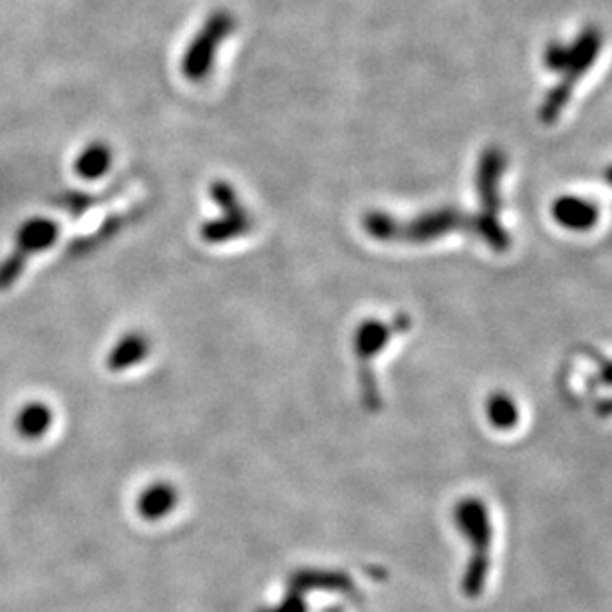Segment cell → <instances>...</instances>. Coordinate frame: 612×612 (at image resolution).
Wrapping results in <instances>:
<instances>
[{
    "instance_id": "e0dca14e",
    "label": "cell",
    "mask_w": 612,
    "mask_h": 612,
    "mask_svg": "<svg viewBox=\"0 0 612 612\" xmlns=\"http://www.w3.org/2000/svg\"><path fill=\"white\" fill-rule=\"evenodd\" d=\"M545 66L549 72L554 74H563L569 60V47L561 45V42H551L547 50H545Z\"/></svg>"
},
{
    "instance_id": "5bb4252c",
    "label": "cell",
    "mask_w": 612,
    "mask_h": 612,
    "mask_svg": "<svg viewBox=\"0 0 612 612\" xmlns=\"http://www.w3.org/2000/svg\"><path fill=\"white\" fill-rule=\"evenodd\" d=\"M52 426V412L45 404H30L16 417V429L23 438L38 439Z\"/></svg>"
},
{
    "instance_id": "3957f363",
    "label": "cell",
    "mask_w": 612,
    "mask_h": 612,
    "mask_svg": "<svg viewBox=\"0 0 612 612\" xmlns=\"http://www.w3.org/2000/svg\"><path fill=\"white\" fill-rule=\"evenodd\" d=\"M408 314H396L394 321L384 323L378 319L362 321L354 333V354L359 366V390L362 405L370 412H378L382 408V394L374 374V360L378 359L384 348L390 345L394 335H402L410 328Z\"/></svg>"
},
{
    "instance_id": "9a60e30c",
    "label": "cell",
    "mask_w": 612,
    "mask_h": 612,
    "mask_svg": "<svg viewBox=\"0 0 612 612\" xmlns=\"http://www.w3.org/2000/svg\"><path fill=\"white\" fill-rule=\"evenodd\" d=\"M112 193H114V189H110L104 197L90 196V193H68V196L60 197L59 205L66 209L72 217H80L84 211L108 201Z\"/></svg>"
},
{
    "instance_id": "d6986e66",
    "label": "cell",
    "mask_w": 612,
    "mask_h": 612,
    "mask_svg": "<svg viewBox=\"0 0 612 612\" xmlns=\"http://www.w3.org/2000/svg\"><path fill=\"white\" fill-rule=\"evenodd\" d=\"M599 382L612 386V360L602 362L601 370H599Z\"/></svg>"
},
{
    "instance_id": "277c9868",
    "label": "cell",
    "mask_w": 612,
    "mask_h": 612,
    "mask_svg": "<svg viewBox=\"0 0 612 612\" xmlns=\"http://www.w3.org/2000/svg\"><path fill=\"white\" fill-rule=\"evenodd\" d=\"M455 525L463 537L474 547V557L465 569L463 577V592L467 597H479L486 587L487 573H489V547L494 541V525L489 517V509L482 499H462L455 511Z\"/></svg>"
},
{
    "instance_id": "ac0fdd59",
    "label": "cell",
    "mask_w": 612,
    "mask_h": 612,
    "mask_svg": "<svg viewBox=\"0 0 612 612\" xmlns=\"http://www.w3.org/2000/svg\"><path fill=\"white\" fill-rule=\"evenodd\" d=\"M271 612H307V607L301 601V597H290V599H287L278 607L277 611Z\"/></svg>"
},
{
    "instance_id": "8992f818",
    "label": "cell",
    "mask_w": 612,
    "mask_h": 612,
    "mask_svg": "<svg viewBox=\"0 0 612 612\" xmlns=\"http://www.w3.org/2000/svg\"><path fill=\"white\" fill-rule=\"evenodd\" d=\"M233 28L235 18L232 12L217 11L209 16L189 42L182 59V72L187 80L199 82L208 78L217 59V50L227 40V36L232 35Z\"/></svg>"
},
{
    "instance_id": "ffe728a7",
    "label": "cell",
    "mask_w": 612,
    "mask_h": 612,
    "mask_svg": "<svg viewBox=\"0 0 612 612\" xmlns=\"http://www.w3.org/2000/svg\"><path fill=\"white\" fill-rule=\"evenodd\" d=\"M604 179H607V184L611 185L612 187V165L604 172Z\"/></svg>"
},
{
    "instance_id": "7a4b0ae2",
    "label": "cell",
    "mask_w": 612,
    "mask_h": 612,
    "mask_svg": "<svg viewBox=\"0 0 612 612\" xmlns=\"http://www.w3.org/2000/svg\"><path fill=\"white\" fill-rule=\"evenodd\" d=\"M508 167L505 151L499 146H489L479 162L475 174V187L482 211L474 217V233L484 239V243L497 253L509 249V235L501 221V177Z\"/></svg>"
},
{
    "instance_id": "7c38bea8",
    "label": "cell",
    "mask_w": 612,
    "mask_h": 612,
    "mask_svg": "<svg viewBox=\"0 0 612 612\" xmlns=\"http://www.w3.org/2000/svg\"><path fill=\"white\" fill-rule=\"evenodd\" d=\"M110 165H112V150L102 141H96L76 158L74 170L84 179L93 182V179H100L110 170Z\"/></svg>"
},
{
    "instance_id": "2e32d148",
    "label": "cell",
    "mask_w": 612,
    "mask_h": 612,
    "mask_svg": "<svg viewBox=\"0 0 612 612\" xmlns=\"http://www.w3.org/2000/svg\"><path fill=\"white\" fill-rule=\"evenodd\" d=\"M295 585L299 589H307V587H350L347 578H342V575H301L299 578H295Z\"/></svg>"
},
{
    "instance_id": "8fae6325",
    "label": "cell",
    "mask_w": 612,
    "mask_h": 612,
    "mask_svg": "<svg viewBox=\"0 0 612 612\" xmlns=\"http://www.w3.org/2000/svg\"><path fill=\"white\" fill-rule=\"evenodd\" d=\"M175 503H177V496H175L174 487L167 486V484H155L139 496V515L148 521L162 520L175 508Z\"/></svg>"
},
{
    "instance_id": "9c48e42d",
    "label": "cell",
    "mask_w": 612,
    "mask_h": 612,
    "mask_svg": "<svg viewBox=\"0 0 612 612\" xmlns=\"http://www.w3.org/2000/svg\"><path fill=\"white\" fill-rule=\"evenodd\" d=\"M551 215L566 232L587 233L599 223L601 211L595 201L585 197L561 196L554 199Z\"/></svg>"
},
{
    "instance_id": "4fadbf2b",
    "label": "cell",
    "mask_w": 612,
    "mask_h": 612,
    "mask_svg": "<svg viewBox=\"0 0 612 612\" xmlns=\"http://www.w3.org/2000/svg\"><path fill=\"white\" fill-rule=\"evenodd\" d=\"M486 414L489 424L501 432L513 429L520 424V408L505 392L491 394L487 398Z\"/></svg>"
},
{
    "instance_id": "5b68a950",
    "label": "cell",
    "mask_w": 612,
    "mask_h": 612,
    "mask_svg": "<svg viewBox=\"0 0 612 612\" xmlns=\"http://www.w3.org/2000/svg\"><path fill=\"white\" fill-rule=\"evenodd\" d=\"M602 48V33L597 26H587L577 40L569 47V60L563 70V80L547 93L544 105L539 110V120L551 126L554 124L563 110H565L577 82L592 68V64L599 59Z\"/></svg>"
},
{
    "instance_id": "30bf717a",
    "label": "cell",
    "mask_w": 612,
    "mask_h": 612,
    "mask_svg": "<svg viewBox=\"0 0 612 612\" xmlns=\"http://www.w3.org/2000/svg\"><path fill=\"white\" fill-rule=\"evenodd\" d=\"M150 354V338L141 333H127L117 340L110 350L105 366L110 372H124L148 359Z\"/></svg>"
},
{
    "instance_id": "ba28073f",
    "label": "cell",
    "mask_w": 612,
    "mask_h": 612,
    "mask_svg": "<svg viewBox=\"0 0 612 612\" xmlns=\"http://www.w3.org/2000/svg\"><path fill=\"white\" fill-rule=\"evenodd\" d=\"M59 223L45 217L26 221L16 233V245L11 257L0 265V289H9L16 278L23 275L30 254L42 253L59 239Z\"/></svg>"
},
{
    "instance_id": "6da1fadb",
    "label": "cell",
    "mask_w": 612,
    "mask_h": 612,
    "mask_svg": "<svg viewBox=\"0 0 612 612\" xmlns=\"http://www.w3.org/2000/svg\"><path fill=\"white\" fill-rule=\"evenodd\" d=\"M362 227L384 243L426 245L458 232H474V217L458 208L429 209L412 220H398L384 211H369Z\"/></svg>"
},
{
    "instance_id": "52a82bcc",
    "label": "cell",
    "mask_w": 612,
    "mask_h": 612,
    "mask_svg": "<svg viewBox=\"0 0 612 612\" xmlns=\"http://www.w3.org/2000/svg\"><path fill=\"white\" fill-rule=\"evenodd\" d=\"M211 199L220 208V217L208 221L201 227V239L209 245L229 243L233 239L245 237L253 229V220L243 205V201L237 196L227 182H213L211 187Z\"/></svg>"
}]
</instances>
